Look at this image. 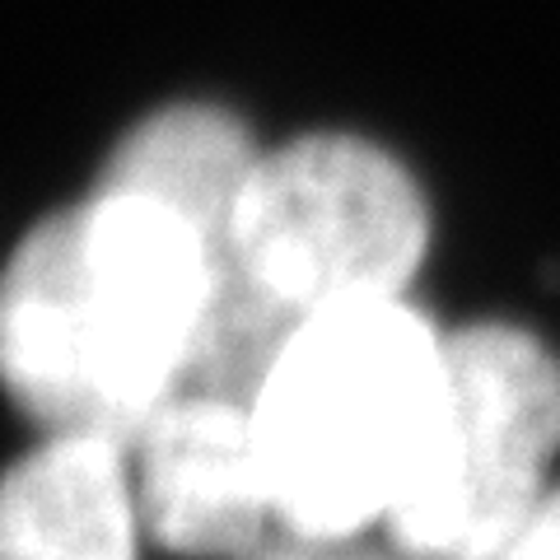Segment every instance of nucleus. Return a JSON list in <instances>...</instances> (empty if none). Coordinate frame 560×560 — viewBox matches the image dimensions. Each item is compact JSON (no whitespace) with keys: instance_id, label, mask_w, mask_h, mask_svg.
Masks as SVG:
<instances>
[{"instance_id":"f257e3e1","label":"nucleus","mask_w":560,"mask_h":560,"mask_svg":"<svg viewBox=\"0 0 560 560\" xmlns=\"http://www.w3.org/2000/svg\"><path fill=\"white\" fill-rule=\"evenodd\" d=\"M215 257L168 206L94 187L0 276V388L43 434L121 448L187 388Z\"/></svg>"},{"instance_id":"f03ea898","label":"nucleus","mask_w":560,"mask_h":560,"mask_svg":"<svg viewBox=\"0 0 560 560\" xmlns=\"http://www.w3.org/2000/svg\"><path fill=\"white\" fill-rule=\"evenodd\" d=\"M444 337L407 300L331 308L290 331L248 397L280 528H388L440 411Z\"/></svg>"},{"instance_id":"7ed1b4c3","label":"nucleus","mask_w":560,"mask_h":560,"mask_svg":"<svg viewBox=\"0 0 560 560\" xmlns=\"http://www.w3.org/2000/svg\"><path fill=\"white\" fill-rule=\"evenodd\" d=\"M425 243V197L393 154L355 136H304L257 160L230 276L210 300L253 290L290 323L407 300Z\"/></svg>"},{"instance_id":"20e7f679","label":"nucleus","mask_w":560,"mask_h":560,"mask_svg":"<svg viewBox=\"0 0 560 560\" xmlns=\"http://www.w3.org/2000/svg\"><path fill=\"white\" fill-rule=\"evenodd\" d=\"M560 360L514 323L444 337V388L425 458L383 537L407 560H471L551 490Z\"/></svg>"},{"instance_id":"39448f33","label":"nucleus","mask_w":560,"mask_h":560,"mask_svg":"<svg viewBox=\"0 0 560 560\" xmlns=\"http://www.w3.org/2000/svg\"><path fill=\"white\" fill-rule=\"evenodd\" d=\"M127 453L140 528L173 556L238 560L280 528L248 401L183 388Z\"/></svg>"},{"instance_id":"423d86ee","label":"nucleus","mask_w":560,"mask_h":560,"mask_svg":"<svg viewBox=\"0 0 560 560\" xmlns=\"http://www.w3.org/2000/svg\"><path fill=\"white\" fill-rule=\"evenodd\" d=\"M131 453L94 434H47L0 471V560H136Z\"/></svg>"},{"instance_id":"0eeeda50","label":"nucleus","mask_w":560,"mask_h":560,"mask_svg":"<svg viewBox=\"0 0 560 560\" xmlns=\"http://www.w3.org/2000/svg\"><path fill=\"white\" fill-rule=\"evenodd\" d=\"M257 160L261 150L230 113L206 108V103H178V108L150 113L117 140L98 173V187L136 191L183 215L215 257L220 290L230 276L238 206L257 173Z\"/></svg>"},{"instance_id":"6e6552de","label":"nucleus","mask_w":560,"mask_h":560,"mask_svg":"<svg viewBox=\"0 0 560 560\" xmlns=\"http://www.w3.org/2000/svg\"><path fill=\"white\" fill-rule=\"evenodd\" d=\"M238 560H407L393 541L374 547L370 533L355 537H323V533H294V528H276L257 541L248 556Z\"/></svg>"},{"instance_id":"1a4fd4ad","label":"nucleus","mask_w":560,"mask_h":560,"mask_svg":"<svg viewBox=\"0 0 560 560\" xmlns=\"http://www.w3.org/2000/svg\"><path fill=\"white\" fill-rule=\"evenodd\" d=\"M471 560H560V486H551L528 514H518Z\"/></svg>"}]
</instances>
